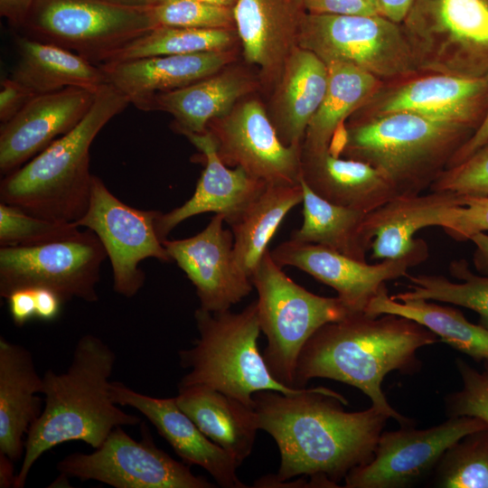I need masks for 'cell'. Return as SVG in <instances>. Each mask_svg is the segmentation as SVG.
Masks as SVG:
<instances>
[{"mask_svg": "<svg viewBox=\"0 0 488 488\" xmlns=\"http://www.w3.org/2000/svg\"><path fill=\"white\" fill-rule=\"evenodd\" d=\"M110 395L119 406H128L144 415L183 463L207 471L224 488L247 487L238 477L233 456L206 436L178 406L174 398H155L111 381Z\"/></svg>", "mask_w": 488, "mask_h": 488, "instance_id": "19", "label": "cell"}, {"mask_svg": "<svg viewBox=\"0 0 488 488\" xmlns=\"http://www.w3.org/2000/svg\"><path fill=\"white\" fill-rule=\"evenodd\" d=\"M301 179L327 202L364 212L399 197L390 182L372 165L336 157L328 151L315 155L302 152Z\"/></svg>", "mask_w": 488, "mask_h": 488, "instance_id": "27", "label": "cell"}, {"mask_svg": "<svg viewBox=\"0 0 488 488\" xmlns=\"http://www.w3.org/2000/svg\"><path fill=\"white\" fill-rule=\"evenodd\" d=\"M34 0H0V14L15 30L23 24Z\"/></svg>", "mask_w": 488, "mask_h": 488, "instance_id": "48", "label": "cell"}, {"mask_svg": "<svg viewBox=\"0 0 488 488\" xmlns=\"http://www.w3.org/2000/svg\"><path fill=\"white\" fill-rule=\"evenodd\" d=\"M465 195L449 192L399 196L370 211L364 220V230L372 241V258H401L418 244L415 233L427 227L430 215L439 208L463 204Z\"/></svg>", "mask_w": 488, "mask_h": 488, "instance_id": "30", "label": "cell"}, {"mask_svg": "<svg viewBox=\"0 0 488 488\" xmlns=\"http://www.w3.org/2000/svg\"><path fill=\"white\" fill-rule=\"evenodd\" d=\"M413 0H379L380 13L389 20L402 23Z\"/></svg>", "mask_w": 488, "mask_h": 488, "instance_id": "49", "label": "cell"}, {"mask_svg": "<svg viewBox=\"0 0 488 488\" xmlns=\"http://www.w3.org/2000/svg\"><path fill=\"white\" fill-rule=\"evenodd\" d=\"M380 13L379 0H366Z\"/></svg>", "mask_w": 488, "mask_h": 488, "instance_id": "55", "label": "cell"}, {"mask_svg": "<svg viewBox=\"0 0 488 488\" xmlns=\"http://www.w3.org/2000/svg\"><path fill=\"white\" fill-rule=\"evenodd\" d=\"M298 46L326 65L344 62L375 77L392 79L418 70L401 23L382 14H316L303 19Z\"/></svg>", "mask_w": 488, "mask_h": 488, "instance_id": "10", "label": "cell"}, {"mask_svg": "<svg viewBox=\"0 0 488 488\" xmlns=\"http://www.w3.org/2000/svg\"><path fill=\"white\" fill-rule=\"evenodd\" d=\"M234 49L161 55L100 64L108 83L139 108L155 94L186 87L226 68Z\"/></svg>", "mask_w": 488, "mask_h": 488, "instance_id": "22", "label": "cell"}, {"mask_svg": "<svg viewBox=\"0 0 488 488\" xmlns=\"http://www.w3.org/2000/svg\"><path fill=\"white\" fill-rule=\"evenodd\" d=\"M97 90L67 88L36 95L13 118L2 123L1 174L14 172L77 126L91 108Z\"/></svg>", "mask_w": 488, "mask_h": 488, "instance_id": "18", "label": "cell"}, {"mask_svg": "<svg viewBox=\"0 0 488 488\" xmlns=\"http://www.w3.org/2000/svg\"><path fill=\"white\" fill-rule=\"evenodd\" d=\"M431 192L488 196V146L462 163L446 168L430 186Z\"/></svg>", "mask_w": 488, "mask_h": 488, "instance_id": "42", "label": "cell"}, {"mask_svg": "<svg viewBox=\"0 0 488 488\" xmlns=\"http://www.w3.org/2000/svg\"><path fill=\"white\" fill-rule=\"evenodd\" d=\"M437 342L434 333L405 316L353 313L311 336L300 352L294 387L305 388L314 378L334 380L361 390L400 427L411 426L412 420L389 405L381 384L392 371H418L417 351Z\"/></svg>", "mask_w": 488, "mask_h": 488, "instance_id": "2", "label": "cell"}, {"mask_svg": "<svg viewBox=\"0 0 488 488\" xmlns=\"http://www.w3.org/2000/svg\"><path fill=\"white\" fill-rule=\"evenodd\" d=\"M221 161L273 185H298L302 146L286 145L261 102L240 100L207 127Z\"/></svg>", "mask_w": 488, "mask_h": 488, "instance_id": "15", "label": "cell"}, {"mask_svg": "<svg viewBox=\"0 0 488 488\" xmlns=\"http://www.w3.org/2000/svg\"><path fill=\"white\" fill-rule=\"evenodd\" d=\"M148 9L155 27L236 30L232 7L197 0H156Z\"/></svg>", "mask_w": 488, "mask_h": 488, "instance_id": "39", "label": "cell"}, {"mask_svg": "<svg viewBox=\"0 0 488 488\" xmlns=\"http://www.w3.org/2000/svg\"><path fill=\"white\" fill-rule=\"evenodd\" d=\"M455 365L462 380V389L446 398L447 417H474L488 425V360L483 361L482 371L459 358L455 360Z\"/></svg>", "mask_w": 488, "mask_h": 488, "instance_id": "41", "label": "cell"}, {"mask_svg": "<svg viewBox=\"0 0 488 488\" xmlns=\"http://www.w3.org/2000/svg\"><path fill=\"white\" fill-rule=\"evenodd\" d=\"M199 338L179 352L181 365L188 369L179 386H206L253 407V395L273 390L297 394L277 381L269 371L258 341L261 332L257 300L239 313H194Z\"/></svg>", "mask_w": 488, "mask_h": 488, "instance_id": "6", "label": "cell"}, {"mask_svg": "<svg viewBox=\"0 0 488 488\" xmlns=\"http://www.w3.org/2000/svg\"><path fill=\"white\" fill-rule=\"evenodd\" d=\"M347 128L342 155L375 167L399 196L430 188L475 132L457 121L409 111L376 115Z\"/></svg>", "mask_w": 488, "mask_h": 488, "instance_id": "5", "label": "cell"}, {"mask_svg": "<svg viewBox=\"0 0 488 488\" xmlns=\"http://www.w3.org/2000/svg\"><path fill=\"white\" fill-rule=\"evenodd\" d=\"M237 39L236 30L231 29L157 26L114 52L105 63L152 56L227 51L233 49Z\"/></svg>", "mask_w": 488, "mask_h": 488, "instance_id": "35", "label": "cell"}, {"mask_svg": "<svg viewBox=\"0 0 488 488\" xmlns=\"http://www.w3.org/2000/svg\"><path fill=\"white\" fill-rule=\"evenodd\" d=\"M34 96V92L11 77L3 79L0 89L1 124L13 118Z\"/></svg>", "mask_w": 488, "mask_h": 488, "instance_id": "43", "label": "cell"}, {"mask_svg": "<svg viewBox=\"0 0 488 488\" xmlns=\"http://www.w3.org/2000/svg\"><path fill=\"white\" fill-rule=\"evenodd\" d=\"M409 111L443 117L477 130L488 112V77L434 74L404 84L377 106V114Z\"/></svg>", "mask_w": 488, "mask_h": 488, "instance_id": "23", "label": "cell"}, {"mask_svg": "<svg viewBox=\"0 0 488 488\" xmlns=\"http://www.w3.org/2000/svg\"><path fill=\"white\" fill-rule=\"evenodd\" d=\"M328 67L314 52L297 46L287 58L268 114L281 142L302 146L307 127L328 86Z\"/></svg>", "mask_w": 488, "mask_h": 488, "instance_id": "26", "label": "cell"}, {"mask_svg": "<svg viewBox=\"0 0 488 488\" xmlns=\"http://www.w3.org/2000/svg\"><path fill=\"white\" fill-rule=\"evenodd\" d=\"M9 311L14 323L23 326L35 316V298L33 289H18L7 296Z\"/></svg>", "mask_w": 488, "mask_h": 488, "instance_id": "45", "label": "cell"}, {"mask_svg": "<svg viewBox=\"0 0 488 488\" xmlns=\"http://www.w3.org/2000/svg\"><path fill=\"white\" fill-rule=\"evenodd\" d=\"M15 476L14 462L5 455L0 454V487H14Z\"/></svg>", "mask_w": 488, "mask_h": 488, "instance_id": "52", "label": "cell"}, {"mask_svg": "<svg viewBox=\"0 0 488 488\" xmlns=\"http://www.w3.org/2000/svg\"><path fill=\"white\" fill-rule=\"evenodd\" d=\"M197 1L213 5L232 7V8L236 3V0H197Z\"/></svg>", "mask_w": 488, "mask_h": 488, "instance_id": "54", "label": "cell"}, {"mask_svg": "<svg viewBox=\"0 0 488 488\" xmlns=\"http://www.w3.org/2000/svg\"><path fill=\"white\" fill-rule=\"evenodd\" d=\"M116 5L137 7V8H148L153 5L156 0H105Z\"/></svg>", "mask_w": 488, "mask_h": 488, "instance_id": "53", "label": "cell"}, {"mask_svg": "<svg viewBox=\"0 0 488 488\" xmlns=\"http://www.w3.org/2000/svg\"><path fill=\"white\" fill-rule=\"evenodd\" d=\"M303 188L302 226L290 239L320 245L346 257L367 262L366 254L372 241L364 230L368 212L343 207L315 194L301 179Z\"/></svg>", "mask_w": 488, "mask_h": 488, "instance_id": "32", "label": "cell"}, {"mask_svg": "<svg viewBox=\"0 0 488 488\" xmlns=\"http://www.w3.org/2000/svg\"><path fill=\"white\" fill-rule=\"evenodd\" d=\"M159 213L124 203L93 175L88 209L74 223L99 239L111 264L113 289L125 297H133L144 285L141 261L149 258L171 260L155 230Z\"/></svg>", "mask_w": 488, "mask_h": 488, "instance_id": "13", "label": "cell"}, {"mask_svg": "<svg viewBox=\"0 0 488 488\" xmlns=\"http://www.w3.org/2000/svg\"><path fill=\"white\" fill-rule=\"evenodd\" d=\"M303 194L301 183L298 185L267 184L239 220L230 226L235 261L249 278L284 218L302 202Z\"/></svg>", "mask_w": 488, "mask_h": 488, "instance_id": "33", "label": "cell"}, {"mask_svg": "<svg viewBox=\"0 0 488 488\" xmlns=\"http://www.w3.org/2000/svg\"><path fill=\"white\" fill-rule=\"evenodd\" d=\"M484 146H488V142H487V144H486Z\"/></svg>", "mask_w": 488, "mask_h": 488, "instance_id": "56", "label": "cell"}, {"mask_svg": "<svg viewBox=\"0 0 488 488\" xmlns=\"http://www.w3.org/2000/svg\"><path fill=\"white\" fill-rule=\"evenodd\" d=\"M17 59L9 77L36 95L67 88L97 90L108 83L99 65L60 46L18 33Z\"/></svg>", "mask_w": 488, "mask_h": 488, "instance_id": "29", "label": "cell"}, {"mask_svg": "<svg viewBox=\"0 0 488 488\" xmlns=\"http://www.w3.org/2000/svg\"><path fill=\"white\" fill-rule=\"evenodd\" d=\"M224 222L222 215L215 214L198 234L162 241L171 260L195 286L200 308L212 313L230 310L254 287L235 261L233 234Z\"/></svg>", "mask_w": 488, "mask_h": 488, "instance_id": "17", "label": "cell"}, {"mask_svg": "<svg viewBox=\"0 0 488 488\" xmlns=\"http://www.w3.org/2000/svg\"><path fill=\"white\" fill-rule=\"evenodd\" d=\"M450 274L452 282L439 275H408V290L391 296L394 300L425 299L463 306L480 315L481 324L488 328V276L471 271L465 259L454 260Z\"/></svg>", "mask_w": 488, "mask_h": 488, "instance_id": "36", "label": "cell"}, {"mask_svg": "<svg viewBox=\"0 0 488 488\" xmlns=\"http://www.w3.org/2000/svg\"><path fill=\"white\" fill-rule=\"evenodd\" d=\"M270 252L280 267H297L333 288L353 313L365 312L387 281L407 276L409 268L428 257V248L423 239L407 255L372 265L320 245L292 239L282 242Z\"/></svg>", "mask_w": 488, "mask_h": 488, "instance_id": "16", "label": "cell"}, {"mask_svg": "<svg viewBox=\"0 0 488 488\" xmlns=\"http://www.w3.org/2000/svg\"><path fill=\"white\" fill-rule=\"evenodd\" d=\"M371 315L394 314L424 325L440 342L468 355L475 361L488 360V328L469 322L462 312L425 299L394 300L384 285L368 305Z\"/></svg>", "mask_w": 488, "mask_h": 488, "instance_id": "31", "label": "cell"}, {"mask_svg": "<svg viewBox=\"0 0 488 488\" xmlns=\"http://www.w3.org/2000/svg\"><path fill=\"white\" fill-rule=\"evenodd\" d=\"M348 142V128L345 121L341 122L334 129L331 137L328 152L333 156H340Z\"/></svg>", "mask_w": 488, "mask_h": 488, "instance_id": "51", "label": "cell"}, {"mask_svg": "<svg viewBox=\"0 0 488 488\" xmlns=\"http://www.w3.org/2000/svg\"><path fill=\"white\" fill-rule=\"evenodd\" d=\"M439 226L453 239L470 240L479 232L488 231V196L465 195L463 204L446 206L434 211L427 227Z\"/></svg>", "mask_w": 488, "mask_h": 488, "instance_id": "40", "label": "cell"}, {"mask_svg": "<svg viewBox=\"0 0 488 488\" xmlns=\"http://www.w3.org/2000/svg\"><path fill=\"white\" fill-rule=\"evenodd\" d=\"M488 142V112L474 134L455 153L447 168L455 166L469 158Z\"/></svg>", "mask_w": 488, "mask_h": 488, "instance_id": "46", "label": "cell"}, {"mask_svg": "<svg viewBox=\"0 0 488 488\" xmlns=\"http://www.w3.org/2000/svg\"><path fill=\"white\" fill-rule=\"evenodd\" d=\"M155 27L148 8L123 6L105 0H34L17 31L100 65Z\"/></svg>", "mask_w": 488, "mask_h": 488, "instance_id": "9", "label": "cell"}, {"mask_svg": "<svg viewBox=\"0 0 488 488\" xmlns=\"http://www.w3.org/2000/svg\"><path fill=\"white\" fill-rule=\"evenodd\" d=\"M258 292L261 332L267 339L263 358L272 376L294 388L300 352L325 324L353 314L338 297L315 295L292 280L267 249L251 277Z\"/></svg>", "mask_w": 488, "mask_h": 488, "instance_id": "7", "label": "cell"}, {"mask_svg": "<svg viewBox=\"0 0 488 488\" xmlns=\"http://www.w3.org/2000/svg\"><path fill=\"white\" fill-rule=\"evenodd\" d=\"M484 428L488 425L482 419L460 416L422 430L406 426L396 431H382L372 459L352 469L344 478V487H410L433 473L450 446Z\"/></svg>", "mask_w": 488, "mask_h": 488, "instance_id": "14", "label": "cell"}, {"mask_svg": "<svg viewBox=\"0 0 488 488\" xmlns=\"http://www.w3.org/2000/svg\"><path fill=\"white\" fill-rule=\"evenodd\" d=\"M401 25L418 70L488 77V0H413Z\"/></svg>", "mask_w": 488, "mask_h": 488, "instance_id": "8", "label": "cell"}, {"mask_svg": "<svg viewBox=\"0 0 488 488\" xmlns=\"http://www.w3.org/2000/svg\"><path fill=\"white\" fill-rule=\"evenodd\" d=\"M107 252L89 230L72 239L31 247L0 248V296L18 289L47 288L62 300L93 303Z\"/></svg>", "mask_w": 488, "mask_h": 488, "instance_id": "11", "label": "cell"}, {"mask_svg": "<svg viewBox=\"0 0 488 488\" xmlns=\"http://www.w3.org/2000/svg\"><path fill=\"white\" fill-rule=\"evenodd\" d=\"M327 67V90L307 127L302 145V152L305 154L328 151L336 127L345 121L378 85L377 77L352 64L333 62Z\"/></svg>", "mask_w": 488, "mask_h": 488, "instance_id": "34", "label": "cell"}, {"mask_svg": "<svg viewBox=\"0 0 488 488\" xmlns=\"http://www.w3.org/2000/svg\"><path fill=\"white\" fill-rule=\"evenodd\" d=\"M185 136L202 153L205 167L192 196L171 211L160 212L155 219V230L161 241L182 221L204 212L221 214L231 226L267 185L240 167L229 168L220 158L208 130Z\"/></svg>", "mask_w": 488, "mask_h": 488, "instance_id": "20", "label": "cell"}, {"mask_svg": "<svg viewBox=\"0 0 488 488\" xmlns=\"http://www.w3.org/2000/svg\"><path fill=\"white\" fill-rule=\"evenodd\" d=\"M74 222L36 217L0 202V246L31 247L65 240L81 233Z\"/></svg>", "mask_w": 488, "mask_h": 488, "instance_id": "38", "label": "cell"}, {"mask_svg": "<svg viewBox=\"0 0 488 488\" xmlns=\"http://www.w3.org/2000/svg\"><path fill=\"white\" fill-rule=\"evenodd\" d=\"M470 240L475 247L474 253L475 268L481 275L488 276V234L486 232L476 233Z\"/></svg>", "mask_w": 488, "mask_h": 488, "instance_id": "50", "label": "cell"}, {"mask_svg": "<svg viewBox=\"0 0 488 488\" xmlns=\"http://www.w3.org/2000/svg\"><path fill=\"white\" fill-rule=\"evenodd\" d=\"M43 379L25 347L0 338V454L13 462L24 454V436L39 418Z\"/></svg>", "mask_w": 488, "mask_h": 488, "instance_id": "24", "label": "cell"}, {"mask_svg": "<svg viewBox=\"0 0 488 488\" xmlns=\"http://www.w3.org/2000/svg\"><path fill=\"white\" fill-rule=\"evenodd\" d=\"M178 389V406L239 466L250 455L258 430L254 408L206 386Z\"/></svg>", "mask_w": 488, "mask_h": 488, "instance_id": "28", "label": "cell"}, {"mask_svg": "<svg viewBox=\"0 0 488 488\" xmlns=\"http://www.w3.org/2000/svg\"><path fill=\"white\" fill-rule=\"evenodd\" d=\"M253 399L258 429L274 438L280 453L277 474L255 487H278L300 475L318 487H339L352 469L372 459L389 418L373 406L345 411L344 397L323 387L290 395L263 390Z\"/></svg>", "mask_w": 488, "mask_h": 488, "instance_id": "1", "label": "cell"}, {"mask_svg": "<svg viewBox=\"0 0 488 488\" xmlns=\"http://www.w3.org/2000/svg\"><path fill=\"white\" fill-rule=\"evenodd\" d=\"M306 13L316 14H380L366 0H303Z\"/></svg>", "mask_w": 488, "mask_h": 488, "instance_id": "44", "label": "cell"}, {"mask_svg": "<svg viewBox=\"0 0 488 488\" xmlns=\"http://www.w3.org/2000/svg\"><path fill=\"white\" fill-rule=\"evenodd\" d=\"M439 488H488V428L465 435L442 455L433 473Z\"/></svg>", "mask_w": 488, "mask_h": 488, "instance_id": "37", "label": "cell"}, {"mask_svg": "<svg viewBox=\"0 0 488 488\" xmlns=\"http://www.w3.org/2000/svg\"><path fill=\"white\" fill-rule=\"evenodd\" d=\"M33 292L35 316L44 321L54 319L58 315L62 303L61 297L55 292L47 288H35Z\"/></svg>", "mask_w": 488, "mask_h": 488, "instance_id": "47", "label": "cell"}, {"mask_svg": "<svg viewBox=\"0 0 488 488\" xmlns=\"http://www.w3.org/2000/svg\"><path fill=\"white\" fill-rule=\"evenodd\" d=\"M128 104L125 95L113 85L101 86L91 108L77 126L3 177L0 201L47 220H80L88 209L91 192V144Z\"/></svg>", "mask_w": 488, "mask_h": 488, "instance_id": "4", "label": "cell"}, {"mask_svg": "<svg viewBox=\"0 0 488 488\" xmlns=\"http://www.w3.org/2000/svg\"><path fill=\"white\" fill-rule=\"evenodd\" d=\"M62 477L94 480L115 488H212L190 465L157 447L149 433L132 438L122 427L113 429L89 454L72 453L57 464Z\"/></svg>", "mask_w": 488, "mask_h": 488, "instance_id": "12", "label": "cell"}, {"mask_svg": "<svg viewBox=\"0 0 488 488\" xmlns=\"http://www.w3.org/2000/svg\"><path fill=\"white\" fill-rule=\"evenodd\" d=\"M306 11L303 0H236V32L248 63L257 66L264 83L277 82L298 46Z\"/></svg>", "mask_w": 488, "mask_h": 488, "instance_id": "21", "label": "cell"}, {"mask_svg": "<svg viewBox=\"0 0 488 488\" xmlns=\"http://www.w3.org/2000/svg\"><path fill=\"white\" fill-rule=\"evenodd\" d=\"M115 362L113 350L89 333L77 342L66 371H45L43 408L26 435L14 488L25 485L33 465L54 446L82 441L96 449L116 427L140 423L139 417L123 411L111 398Z\"/></svg>", "mask_w": 488, "mask_h": 488, "instance_id": "3", "label": "cell"}, {"mask_svg": "<svg viewBox=\"0 0 488 488\" xmlns=\"http://www.w3.org/2000/svg\"><path fill=\"white\" fill-rule=\"evenodd\" d=\"M256 87V80L243 70L226 68L186 87L155 94L139 109L171 114L184 136L202 134L212 119L229 113Z\"/></svg>", "mask_w": 488, "mask_h": 488, "instance_id": "25", "label": "cell"}]
</instances>
